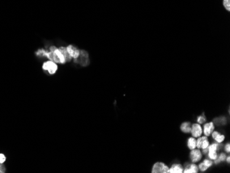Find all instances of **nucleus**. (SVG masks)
<instances>
[{"label":"nucleus","mask_w":230,"mask_h":173,"mask_svg":"<svg viewBox=\"0 0 230 173\" xmlns=\"http://www.w3.org/2000/svg\"><path fill=\"white\" fill-rule=\"evenodd\" d=\"M75 62L83 66H86L89 64L88 54L85 50H80V53L77 58L75 59Z\"/></svg>","instance_id":"1"},{"label":"nucleus","mask_w":230,"mask_h":173,"mask_svg":"<svg viewBox=\"0 0 230 173\" xmlns=\"http://www.w3.org/2000/svg\"><path fill=\"white\" fill-rule=\"evenodd\" d=\"M169 168L165 163L162 162H157L153 166L152 170V173H167L168 172Z\"/></svg>","instance_id":"2"},{"label":"nucleus","mask_w":230,"mask_h":173,"mask_svg":"<svg viewBox=\"0 0 230 173\" xmlns=\"http://www.w3.org/2000/svg\"><path fill=\"white\" fill-rule=\"evenodd\" d=\"M43 69L44 70H48L50 74H55L57 70V66L55 62L52 61H48V62H45L43 64Z\"/></svg>","instance_id":"3"},{"label":"nucleus","mask_w":230,"mask_h":173,"mask_svg":"<svg viewBox=\"0 0 230 173\" xmlns=\"http://www.w3.org/2000/svg\"><path fill=\"white\" fill-rule=\"evenodd\" d=\"M190 132L193 137H194V138H198V137H200L201 134L203 133V130L199 124H194L191 127Z\"/></svg>","instance_id":"4"},{"label":"nucleus","mask_w":230,"mask_h":173,"mask_svg":"<svg viewBox=\"0 0 230 173\" xmlns=\"http://www.w3.org/2000/svg\"><path fill=\"white\" fill-rule=\"evenodd\" d=\"M191 150L190 152L191 161L193 163H195V162L200 161L201 157H202V154H201L200 150L199 148L198 149L194 148Z\"/></svg>","instance_id":"5"},{"label":"nucleus","mask_w":230,"mask_h":173,"mask_svg":"<svg viewBox=\"0 0 230 173\" xmlns=\"http://www.w3.org/2000/svg\"><path fill=\"white\" fill-rule=\"evenodd\" d=\"M66 49L70 55L72 57V58H77L79 55V53H80V50H79L76 47L72 46V45H69Z\"/></svg>","instance_id":"6"},{"label":"nucleus","mask_w":230,"mask_h":173,"mask_svg":"<svg viewBox=\"0 0 230 173\" xmlns=\"http://www.w3.org/2000/svg\"><path fill=\"white\" fill-rule=\"evenodd\" d=\"M214 130V126L213 122H209L205 124V126H204V129H203V132L205 136L208 137L209 136L211 133H212Z\"/></svg>","instance_id":"7"},{"label":"nucleus","mask_w":230,"mask_h":173,"mask_svg":"<svg viewBox=\"0 0 230 173\" xmlns=\"http://www.w3.org/2000/svg\"><path fill=\"white\" fill-rule=\"evenodd\" d=\"M169 173H182L183 172V166L181 164H174L172 165L171 168H169Z\"/></svg>","instance_id":"8"},{"label":"nucleus","mask_w":230,"mask_h":173,"mask_svg":"<svg viewBox=\"0 0 230 173\" xmlns=\"http://www.w3.org/2000/svg\"><path fill=\"white\" fill-rule=\"evenodd\" d=\"M184 170L185 173H196L199 171V167L196 164H190Z\"/></svg>","instance_id":"9"},{"label":"nucleus","mask_w":230,"mask_h":173,"mask_svg":"<svg viewBox=\"0 0 230 173\" xmlns=\"http://www.w3.org/2000/svg\"><path fill=\"white\" fill-rule=\"evenodd\" d=\"M212 137H213V139H214L216 141L217 143H222L225 139V136L223 135V134H220L218 132H217V131L213 132Z\"/></svg>","instance_id":"10"},{"label":"nucleus","mask_w":230,"mask_h":173,"mask_svg":"<svg viewBox=\"0 0 230 173\" xmlns=\"http://www.w3.org/2000/svg\"><path fill=\"white\" fill-rule=\"evenodd\" d=\"M191 124L190 122H184L181 124V130L185 133H189L191 131Z\"/></svg>","instance_id":"11"},{"label":"nucleus","mask_w":230,"mask_h":173,"mask_svg":"<svg viewBox=\"0 0 230 173\" xmlns=\"http://www.w3.org/2000/svg\"><path fill=\"white\" fill-rule=\"evenodd\" d=\"M59 49V50L61 51V52H62V53L63 54V57H64L66 62H70V61L72 59V57L70 56V54H69V53H68V51H67L66 48H65V47H60Z\"/></svg>","instance_id":"12"},{"label":"nucleus","mask_w":230,"mask_h":173,"mask_svg":"<svg viewBox=\"0 0 230 173\" xmlns=\"http://www.w3.org/2000/svg\"><path fill=\"white\" fill-rule=\"evenodd\" d=\"M187 146L190 150H193L196 147V140L194 137H190L188 139L187 142Z\"/></svg>","instance_id":"13"},{"label":"nucleus","mask_w":230,"mask_h":173,"mask_svg":"<svg viewBox=\"0 0 230 173\" xmlns=\"http://www.w3.org/2000/svg\"><path fill=\"white\" fill-rule=\"evenodd\" d=\"M55 53H56L57 57H59V59L60 60V63H64L66 62L65 58H64V57H63V54L62 53V52H61V51L59 50V49H57V48H56V49L55 50Z\"/></svg>","instance_id":"14"},{"label":"nucleus","mask_w":230,"mask_h":173,"mask_svg":"<svg viewBox=\"0 0 230 173\" xmlns=\"http://www.w3.org/2000/svg\"><path fill=\"white\" fill-rule=\"evenodd\" d=\"M226 155L225 153H220V155L215 159L214 163L216 164H218L220 161H224L225 160H226Z\"/></svg>","instance_id":"15"},{"label":"nucleus","mask_w":230,"mask_h":173,"mask_svg":"<svg viewBox=\"0 0 230 173\" xmlns=\"http://www.w3.org/2000/svg\"><path fill=\"white\" fill-rule=\"evenodd\" d=\"M205 139H207V136L199 137V138L197 139V141H196V147L198 148H199V149L201 148V145H202V143L204 142V140H205Z\"/></svg>","instance_id":"16"},{"label":"nucleus","mask_w":230,"mask_h":173,"mask_svg":"<svg viewBox=\"0 0 230 173\" xmlns=\"http://www.w3.org/2000/svg\"><path fill=\"white\" fill-rule=\"evenodd\" d=\"M219 149L218 143H213L211 146H208V152L211 151H217Z\"/></svg>","instance_id":"17"},{"label":"nucleus","mask_w":230,"mask_h":173,"mask_svg":"<svg viewBox=\"0 0 230 173\" xmlns=\"http://www.w3.org/2000/svg\"><path fill=\"white\" fill-rule=\"evenodd\" d=\"M208 157L211 160H215L218 157V154H217L216 151L208 152Z\"/></svg>","instance_id":"18"},{"label":"nucleus","mask_w":230,"mask_h":173,"mask_svg":"<svg viewBox=\"0 0 230 173\" xmlns=\"http://www.w3.org/2000/svg\"><path fill=\"white\" fill-rule=\"evenodd\" d=\"M223 6L228 11H230V0H223Z\"/></svg>","instance_id":"19"},{"label":"nucleus","mask_w":230,"mask_h":173,"mask_svg":"<svg viewBox=\"0 0 230 173\" xmlns=\"http://www.w3.org/2000/svg\"><path fill=\"white\" fill-rule=\"evenodd\" d=\"M209 146V143L208 142V140L205 139V140H204V142H203L202 145H201V148H202V149L207 148H208Z\"/></svg>","instance_id":"20"},{"label":"nucleus","mask_w":230,"mask_h":173,"mask_svg":"<svg viewBox=\"0 0 230 173\" xmlns=\"http://www.w3.org/2000/svg\"><path fill=\"white\" fill-rule=\"evenodd\" d=\"M6 161V155L3 153H0V163H3V164H4Z\"/></svg>","instance_id":"21"},{"label":"nucleus","mask_w":230,"mask_h":173,"mask_svg":"<svg viewBox=\"0 0 230 173\" xmlns=\"http://www.w3.org/2000/svg\"><path fill=\"white\" fill-rule=\"evenodd\" d=\"M204 164H205L207 168H209L211 167V166H212V161H211V160H208V159H205L204 160V161L203 162Z\"/></svg>","instance_id":"22"},{"label":"nucleus","mask_w":230,"mask_h":173,"mask_svg":"<svg viewBox=\"0 0 230 173\" xmlns=\"http://www.w3.org/2000/svg\"><path fill=\"white\" fill-rule=\"evenodd\" d=\"M205 121H206L205 117L203 116H199L197 119L198 124H203L204 122H205Z\"/></svg>","instance_id":"23"},{"label":"nucleus","mask_w":230,"mask_h":173,"mask_svg":"<svg viewBox=\"0 0 230 173\" xmlns=\"http://www.w3.org/2000/svg\"><path fill=\"white\" fill-rule=\"evenodd\" d=\"M199 168L200 170L201 171L204 172V171H205L206 170H207V168H207V166H206L205 164H204L203 163H200L199 166Z\"/></svg>","instance_id":"24"},{"label":"nucleus","mask_w":230,"mask_h":173,"mask_svg":"<svg viewBox=\"0 0 230 173\" xmlns=\"http://www.w3.org/2000/svg\"><path fill=\"white\" fill-rule=\"evenodd\" d=\"M6 171V168L5 167L4 164L3 163H0V173H5Z\"/></svg>","instance_id":"25"},{"label":"nucleus","mask_w":230,"mask_h":173,"mask_svg":"<svg viewBox=\"0 0 230 173\" xmlns=\"http://www.w3.org/2000/svg\"><path fill=\"white\" fill-rule=\"evenodd\" d=\"M225 150L228 153L230 152V144L229 143L226 144V146L225 147Z\"/></svg>","instance_id":"26"},{"label":"nucleus","mask_w":230,"mask_h":173,"mask_svg":"<svg viewBox=\"0 0 230 173\" xmlns=\"http://www.w3.org/2000/svg\"><path fill=\"white\" fill-rule=\"evenodd\" d=\"M203 153H205V154H206V153L208 152V148H205V149H203Z\"/></svg>","instance_id":"27"},{"label":"nucleus","mask_w":230,"mask_h":173,"mask_svg":"<svg viewBox=\"0 0 230 173\" xmlns=\"http://www.w3.org/2000/svg\"><path fill=\"white\" fill-rule=\"evenodd\" d=\"M226 159H227V161H228V163H229L230 162V157H226Z\"/></svg>","instance_id":"28"}]
</instances>
